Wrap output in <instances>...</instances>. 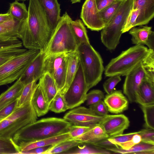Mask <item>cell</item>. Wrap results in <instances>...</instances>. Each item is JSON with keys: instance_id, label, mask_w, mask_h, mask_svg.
<instances>
[{"instance_id": "cell-1", "label": "cell", "mask_w": 154, "mask_h": 154, "mask_svg": "<svg viewBox=\"0 0 154 154\" xmlns=\"http://www.w3.org/2000/svg\"><path fill=\"white\" fill-rule=\"evenodd\" d=\"M28 16L19 29L17 37L28 49L43 51L53 33L38 0H29Z\"/></svg>"}, {"instance_id": "cell-2", "label": "cell", "mask_w": 154, "mask_h": 154, "mask_svg": "<svg viewBox=\"0 0 154 154\" xmlns=\"http://www.w3.org/2000/svg\"><path fill=\"white\" fill-rule=\"evenodd\" d=\"M72 125L63 118L52 117L42 119L20 129L12 139L17 143L48 138L68 132Z\"/></svg>"}, {"instance_id": "cell-3", "label": "cell", "mask_w": 154, "mask_h": 154, "mask_svg": "<svg viewBox=\"0 0 154 154\" xmlns=\"http://www.w3.org/2000/svg\"><path fill=\"white\" fill-rule=\"evenodd\" d=\"M72 19L66 12L60 17L46 47L42 51L45 55L76 51L80 45L72 29Z\"/></svg>"}, {"instance_id": "cell-4", "label": "cell", "mask_w": 154, "mask_h": 154, "mask_svg": "<svg viewBox=\"0 0 154 154\" xmlns=\"http://www.w3.org/2000/svg\"><path fill=\"white\" fill-rule=\"evenodd\" d=\"M150 49L143 45H137L122 51L106 66L105 75L108 77L114 75L126 76L144 60Z\"/></svg>"}, {"instance_id": "cell-5", "label": "cell", "mask_w": 154, "mask_h": 154, "mask_svg": "<svg viewBox=\"0 0 154 154\" xmlns=\"http://www.w3.org/2000/svg\"><path fill=\"white\" fill-rule=\"evenodd\" d=\"M132 5V0H124L115 14L101 30V41L108 50H114L119 44Z\"/></svg>"}, {"instance_id": "cell-6", "label": "cell", "mask_w": 154, "mask_h": 154, "mask_svg": "<svg viewBox=\"0 0 154 154\" xmlns=\"http://www.w3.org/2000/svg\"><path fill=\"white\" fill-rule=\"evenodd\" d=\"M89 89L101 80L104 68L100 54L90 44H81L76 50Z\"/></svg>"}, {"instance_id": "cell-7", "label": "cell", "mask_w": 154, "mask_h": 154, "mask_svg": "<svg viewBox=\"0 0 154 154\" xmlns=\"http://www.w3.org/2000/svg\"><path fill=\"white\" fill-rule=\"evenodd\" d=\"M123 92L131 103L136 102V95L143 81L154 80V50L150 49L147 56L126 76Z\"/></svg>"}, {"instance_id": "cell-8", "label": "cell", "mask_w": 154, "mask_h": 154, "mask_svg": "<svg viewBox=\"0 0 154 154\" xmlns=\"http://www.w3.org/2000/svg\"><path fill=\"white\" fill-rule=\"evenodd\" d=\"M37 117L31 101L17 108L8 116L0 121V139H12L17 131L36 121Z\"/></svg>"}, {"instance_id": "cell-9", "label": "cell", "mask_w": 154, "mask_h": 154, "mask_svg": "<svg viewBox=\"0 0 154 154\" xmlns=\"http://www.w3.org/2000/svg\"><path fill=\"white\" fill-rule=\"evenodd\" d=\"M40 51L28 49L0 66V86L19 79Z\"/></svg>"}, {"instance_id": "cell-10", "label": "cell", "mask_w": 154, "mask_h": 154, "mask_svg": "<svg viewBox=\"0 0 154 154\" xmlns=\"http://www.w3.org/2000/svg\"><path fill=\"white\" fill-rule=\"evenodd\" d=\"M67 54L63 52L45 55L44 60V73L48 72L53 78L58 92L61 94L66 81Z\"/></svg>"}, {"instance_id": "cell-11", "label": "cell", "mask_w": 154, "mask_h": 154, "mask_svg": "<svg viewBox=\"0 0 154 154\" xmlns=\"http://www.w3.org/2000/svg\"><path fill=\"white\" fill-rule=\"evenodd\" d=\"M89 90L80 62L73 79L63 95L67 109H72L84 103Z\"/></svg>"}, {"instance_id": "cell-12", "label": "cell", "mask_w": 154, "mask_h": 154, "mask_svg": "<svg viewBox=\"0 0 154 154\" xmlns=\"http://www.w3.org/2000/svg\"><path fill=\"white\" fill-rule=\"evenodd\" d=\"M104 117L96 114L89 108L78 106L68 112L63 118L72 125L91 126L99 123Z\"/></svg>"}, {"instance_id": "cell-13", "label": "cell", "mask_w": 154, "mask_h": 154, "mask_svg": "<svg viewBox=\"0 0 154 154\" xmlns=\"http://www.w3.org/2000/svg\"><path fill=\"white\" fill-rule=\"evenodd\" d=\"M80 18L84 24L92 31H100L105 26L95 0L85 1L82 7Z\"/></svg>"}, {"instance_id": "cell-14", "label": "cell", "mask_w": 154, "mask_h": 154, "mask_svg": "<svg viewBox=\"0 0 154 154\" xmlns=\"http://www.w3.org/2000/svg\"><path fill=\"white\" fill-rule=\"evenodd\" d=\"M99 124L107 134L112 137L123 134L129 126L130 121L123 114H108Z\"/></svg>"}, {"instance_id": "cell-15", "label": "cell", "mask_w": 154, "mask_h": 154, "mask_svg": "<svg viewBox=\"0 0 154 154\" xmlns=\"http://www.w3.org/2000/svg\"><path fill=\"white\" fill-rule=\"evenodd\" d=\"M137 132L110 137L93 145L107 150L117 148L128 150L135 145L132 138Z\"/></svg>"}, {"instance_id": "cell-16", "label": "cell", "mask_w": 154, "mask_h": 154, "mask_svg": "<svg viewBox=\"0 0 154 154\" xmlns=\"http://www.w3.org/2000/svg\"><path fill=\"white\" fill-rule=\"evenodd\" d=\"M45 54L40 51L20 78L25 85L34 81H38L44 74L43 63Z\"/></svg>"}, {"instance_id": "cell-17", "label": "cell", "mask_w": 154, "mask_h": 154, "mask_svg": "<svg viewBox=\"0 0 154 154\" xmlns=\"http://www.w3.org/2000/svg\"><path fill=\"white\" fill-rule=\"evenodd\" d=\"M132 10H138L135 27L147 24L154 17V0H132Z\"/></svg>"}, {"instance_id": "cell-18", "label": "cell", "mask_w": 154, "mask_h": 154, "mask_svg": "<svg viewBox=\"0 0 154 154\" xmlns=\"http://www.w3.org/2000/svg\"><path fill=\"white\" fill-rule=\"evenodd\" d=\"M71 138L68 132L40 140L28 142L21 141L17 144L20 152V154H23L24 152L36 148L54 145Z\"/></svg>"}, {"instance_id": "cell-19", "label": "cell", "mask_w": 154, "mask_h": 154, "mask_svg": "<svg viewBox=\"0 0 154 154\" xmlns=\"http://www.w3.org/2000/svg\"><path fill=\"white\" fill-rule=\"evenodd\" d=\"M151 27L141 26L134 27L129 31L132 43L137 45H146L149 49L154 50V32Z\"/></svg>"}, {"instance_id": "cell-20", "label": "cell", "mask_w": 154, "mask_h": 154, "mask_svg": "<svg viewBox=\"0 0 154 154\" xmlns=\"http://www.w3.org/2000/svg\"><path fill=\"white\" fill-rule=\"evenodd\" d=\"M108 111L118 114L126 110L128 108V101L121 90L113 91L107 94L103 99Z\"/></svg>"}, {"instance_id": "cell-21", "label": "cell", "mask_w": 154, "mask_h": 154, "mask_svg": "<svg viewBox=\"0 0 154 154\" xmlns=\"http://www.w3.org/2000/svg\"><path fill=\"white\" fill-rule=\"evenodd\" d=\"M53 32L60 18L61 9L57 0H38Z\"/></svg>"}, {"instance_id": "cell-22", "label": "cell", "mask_w": 154, "mask_h": 154, "mask_svg": "<svg viewBox=\"0 0 154 154\" xmlns=\"http://www.w3.org/2000/svg\"><path fill=\"white\" fill-rule=\"evenodd\" d=\"M141 105L154 104V80L145 79L140 84L136 95V102Z\"/></svg>"}, {"instance_id": "cell-23", "label": "cell", "mask_w": 154, "mask_h": 154, "mask_svg": "<svg viewBox=\"0 0 154 154\" xmlns=\"http://www.w3.org/2000/svg\"><path fill=\"white\" fill-rule=\"evenodd\" d=\"M110 137L98 123L91 126L84 133L73 139L82 143L93 144Z\"/></svg>"}, {"instance_id": "cell-24", "label": "cell", "mask_w": 154, "mask_h": 154, "mask_svg": "<svg viewBox=\"0 0 154 154\" xmlns=\"http://www.w3.org/2000/svg\"><path fill=\"white\" fill-rule=\"evenodd\" d=\"M67 66L65 86L62 94L65 92L73 79L80 63L79 56L77 51L67 53Z\"/></svg>"}, {"instance_id": "cell-25", "label": "cell", "mask_w": 154, "mask_h": 154, "mask_svg": "<svg viewBox=\"0 0 154 154\" xmlns=\"http://www.w3.org/2000/svg\"><path fill=\"white\" fill-rule=\"evenodd\" d=\"M24 86L19 78L0 95V110L19 97Z\"/></svg>"}, {"instance_id": "cell-26", "label": "cell", "mask_w": 154, "mask_h": 154, "mask_svg": "<svg viewBox=\"0 0 154 154\" xmlns=\"http://www.w3.org/2000/svg\"><path fill=\"white\" fill-rule=\"evenodd\" d=\"M49 105L58 92L56 82L51 75L48 72L44 73L39 79L38 83Z\"/></svg>"}, {"instance_id": "cell-27", "label": "cell", "mask_w": 154, "mask_h": 154, "mask_svg": "<svg viewBox=\"0 0 154 154\" xmlns=\"http://www.w3.org/2000/svg\"><path fill=\"white\" fill-rule=\"evenodd\" d=\"M31 102L38 117L45 115L49 110V105L47 102L42 88L38 83Z\"/></svg>"}, {"instance_id": "cell-28", "label": "cell", "mask_w": 154, "mask_h": 154, "mask_svg": "<svg viewBox=\"0 0 154 154\" xmlns=\"http://www.w3.org/2000/svg\"><path fill=\"white\" fill-rule=\"evenodd\" d=\"M114 153L94 145L82 143L62 152V154H109Z\"/></svg>"}, {"instance_id": "cell-29", "label": "cell", "mask_w": 154, "mask_h": 154, "mask_svg": "<svg viewBox=\"0 0 154 154\" xmlns=\"http://www.w3.org/2000/svg\"><path fill=\"white\" fill-rule=\"evenodd\" d=\"M114 153L154 154V144L141 141L128 150L117 148L108 149Z\"/></svg>"}, {"instance_id": "cell-30", "label": "cell", "mask_w": 154, "mask_h": 154, "mask_svg": "<svg viewBox=\"0 0 154 154\" xmlns=\"http://www.w3.org/2000/svg\"><path fill=\"white\" fill-rule=\"evenodd\" d=\"M21 41L16 35L0 34V52L23 48Z\"/></svg>"}, {"instance_id": "cell-31", "label": "cell", "mask_w": 154, "mask_h": 154, "mask_svg": "<svg viewBox=\"0 0 154 154\" xmlns=\"http://www.w3.org/2000/svg\"><path fill=\"white\" fill-rule=\"evenodd\" d=\"M71 26L76 39L81 44H90L87 31L82 21L77 19L70 21Z\"/></svg>"}, {"instance_id": "cell-32", "label": "cell", "mask_w": 154, "mask_h": 154, "mask_svg": "<svg viewBox=\"0 0 154 154\" xmlns=\"http://www.w3.org/2000/svg\"><path fill=\"white\" fill-rule=\"evenodd\" d=\"M15 20L22 22H26L28 16V11L24 3L17 1L10 4L8 12Z\"/></svg>"}, {"instance_id": "cell-33", "label": "cell", "mask_w": 154, "mask_h": 154, "mask_svg": "<svg viewBox=\"0 0 154 154\" xmlns=\"http://www.w3.org/2000/svg\"><path fill=\"white\" fill-rule=\"evenodd\" d=\"M37 81L35 80L25 85L18 98L17 108H19L31 101L38 85Z\"/></svg>"}, {"instance_id": "cell-34", "label": "cell", "mask_w": 154, "mask_h": 154, "mask_svg": "<svg viewBox=\"0 0 154 154\" xmlns=\"http://www.w3.org/2000/svg\"><path fill=\"white\" fill-rule=\"evenodd\" d=\"M77 140L70 139L53 145L44 154L60 153L65 152L69 149L82 144Z\"/></svg>"}, {"instance_id": "cell-35", "label": "cell", "mask_w": 154, "mask_h": 154, "mask_svg": "<svg viewBox=\"0 0 154 154\" xmlns=\"http://www.w3.org/2000/svg\"><path fill=\"white\" fill-rule=\"evenodd\" d=\"M124 0H118L99 11L105 26L116 12Z\"/></svg>"}, {"instance_id": "cell-36", "label": "cell", "mask_w": 154, "mask_h": 154, "mask_svg": "<svg viewBox=\"0 0 154 154\" xmlns=\"http://www.w3.org/2000/svg\"><path fill=\"white\" fill-rule=\"evenodd\" d=\"M23 22L15 19L0 24V34L17 36L19 28Z\"/></svg>"}, {"instance_id": "cell-37", "label": "cell", "mask_w": 154, "mask_h": 154, "mask_svg": "<svg viewBox=\"0 0 154 154\" xmlns=\"http://www.w3.org/2000/svg\"><path fill=\"white\" fill-rule=\"evenodd\" d=\"M17 145L12 139H0V154H20Z\"/></svg>"}, {"instance_id": "cell-38", "label": "cell", "mask_w": 154, "mask_h": 154, "mask_svg": "<svg viewBox=\"0 0 154 154\" xmlns=\"http://www.w3.org/2000/svg\"><path fill=\"white\" fill-rule=\"evenodd\" d=\"M49 109L56 113L64 112L68 109L63 95L58 92L50 104Z\"/></svg>"}, {"instance_id": "cell-39", "label": "cell", "mask_w": 154, "mask_h": 154, "mask_svg": "<svg viewBox=\"0 0 154 154\" xmlns=\"http://www.w3.org/2000/svg\"><path fill=\"white\" fill-rule=\"evenodd\" d=\"M140 107L143 113L146 128L154 129V104L141 105Z\"/></svg>"}, {"instance_id": "cell-40", "label": "cell", "mask_w": 154, "mask_h": 154, "mask_svg": "<svg viewBox=\"0 0 154 154\" xmlns=\"http://www.w3.org/2000/svg\"><path fill=\"white\" fill-rule=\"evenodd\" d=\"M103 93L101 91L95 89L87 94L86 101L88 106H90L103 100L104 98Z\"/></svg>"}, {"instance_id": "cell-41", "label": "cell", "mask_w": 154, "mask_h": 154, "mask_svg": "<svg viewBox=\"0 0 154 154\" xmlns=\"http://www.w3.org/2000/svg\"><path fill=\"white\" fill-rule=\"evenodd\" d=\"M27 50L26 48L0 52V66L17 55Z\"/></svg>"}, {"instance_id": "cell-42", "label": "cell", "mask_w": 154, "mask_h": 154, "mask_svg": "<svg viewBox=\"0 0 154 154\" xmlns=\"http://www.w3.org/2000/svg\"><path fill=\"white\" fill-rule=\"evenodd\" d=\"M109 77L103 84V88L107 94L112 93L116 85L121 80L119 75H114Z\"/></svg>"}, {"instance_id": "cell-43", "label": "cell", "mask_w": 154, "mask_h": 154, "mask_svg": "<svg viewBox=\"0 0 154 154\" xmlns=\"http://www.w3.org/2000/svg\"><path fill=\"white\" fill-rule=\"evenodd\" d=\"M139 15L138 10L131 11L122 30V33L126 32L135 27L136 21Z\"/></svg>"}, {"instance_id": "cell-44", "label": "cell", "mask_w": 154, "mask_h": 154, "mask_svg": "<svg viewBox=\"0 0 154 154\" xmlns=\"http://www.w3.org/2000/svg\"><path fill=\"white\" fill-rule=\"evenodd\" d=\"M89 108L99 116H104L108 114L107 107L103 100L89 106Z\"/></svg>"}, {"instance_id": "cell-45", "label": "cell", "mask_w": 154, "mask_h": 154, "mask_svg": "<svg viewBox=\"0 0 154 154\" xmlns=\"http://www.w3.org/2000/svg\"><path fill=\"white\" fill-rule=\"evenodd\" d=\"M141 141L154 144V129L146 128L138 131Z\"/></svg>"}, {"instance_id": "cell-46", "label": "cell", "mask_w": 154, "mask_h": 154, "mask_svg": "<svg viewBox=\"0 0 154 154\" xmlns=\"http://www.w3.org/2000/svg\"><path fill=\"white\" fill-rule=\"evenodd\" d=\"M18 98L0 110V121L8 116L17 108Z\"/></svg>"}, {"instance_id": "cell-47", "label": "cell", "mask_w": 154, "mask_h": 154, "mask_svg": "<svg viewBox=\"0 0 154 154\" xmlns=\"http://www.w3.org/2000/svg\"><path fill=\"white\" fill-rule=\"evenodd\" d=\"M91 126L72 125L69 131L71 139H73L81 136L88 130Z\"/></svg>"}, {"instance_id": "cell-48", "label": "cell", "mask_w": 154, "mask_h": 154, "mask_svg": "<svg viewBox=\"0 0 154 154\" xmlns=\"http://www.w3.org/2000/svg\"><path fill=\"white\" fill-rule=\"evenodd\" d=\"M53 145H49L43 147L36 148L28 151L24 152V154H44L48 150L51 148Z\"/></svg>"}, {"instance_id": "cell-49", "label": "cell", "mask_w": 154, "mask_h": 154, "mask_svg": "<svg viewBox=\"0 0 154 154\" xmlns=\"http://www.w3.org/2000/svg\"><path fill=\"white\" fill-rule=\"evenodd\" d=\"M118 0H95V3L100 11Z\"/></svg>"}, {"instance_id": "cell-50", "label": "cell", "mask_w": 154, "mask_h": 154, "mask_svg": "<svg viewBox=\"0 0 154 154\" xmlns=\"http://www.w3.org/2000/svg\"><path fill=\"white\" fill-rule=\"evenodd\" d=\"M14 19L8 12L0 14V24L14 20Z\"/></svg>"}, {"instance_id": "cell-51", "label": "cell", "mask_w": 154, "mask_h": 154, "mask_svg": "<svg viewBox=\"0 0 154 154\" xmlns=\"http://www.w3.org/2000/svg\"><path fill=\"white\" fill-rule=\"evenodd\" d=\"M72 4L75 3L77 2H79L81 0H70Z\"/></svg>"}, {"instance_id": "cell-52", "label": "cell", "mask_w": 154, "mask_h": 154, "mask_svg": "<svg viewBox=\"0 0 154 154\" xmlns=\"http://www.w3.org/2000/svg\"><path fill=\"white\" fill-rule=\"evenodd\" d=\"M16 1H25L27 0H15Z\"/></svg>"}]
</instances>
